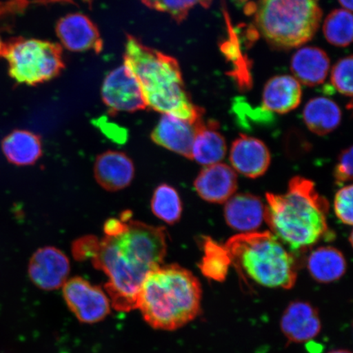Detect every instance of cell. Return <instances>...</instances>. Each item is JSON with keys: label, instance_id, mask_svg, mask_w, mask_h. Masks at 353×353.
<instances>
[{"label": "cell", "instance_id": "cell-12", "mask_svg": "<svg viewBox=\"0 0 353 353\" xmlns=\"http://www.w3.org/2000/svg\"><path fill=\"white\" fill-rule=\"evenodd\" d=\"M234 170L250 179L263 176L271 164V154L263 141L241 134L234 141L230 151Z\"/></svg>", "mask_w": 353, "mask_h": 353}, {"label": "cell", "instance_id": "cell-22", "mask_svg": "<svg viewBox=\"0 0 353 353\" xmlns=\"http://www.w3.org/2000/svg\"><path fill=\"white\" fill-rule=\"evenodd\" d=\"M346 259L341 251L331 246H322L313 250L307 259V270L320 283H331L345 274Z\"/></svg>", "mask_w": 353, "mask_h": 353}, {"label": "cell", "instance_id": "cell-5", "mask_svg": "<svg viewBox=\"0 0 353 353\" xmlns=\"http://www.w3.org/2000/svg\"><path fill=\"white\" fill-rule=\"evenodd\" d=\"M225 246L237 271L255 283L285 290L295 285L296 260L271 232L241 233L230 238Z\"/></svg>", "mask_w": 353, "mask_h": 353}, {"label": "cell", "instance_id": "cell-15", "mask_svg": "<svg viewBox=\"0 0 353 353\" xmlns=\"http://www.w3.org/2000/svg\"><path fill=\"white\" fill-rule=\"evenodd\" d=\"M134 174V162L125 153L108 151L97 158L95 179L100 186L107 191H120L130 186Z\"/></svg>", "mask_w": 353, "mask_h": 353}, {"label": "cell", "instance_id": "cell-16", "mask_svg": "<svg viewBox=\"0 0 353 353\" xmlns=\"http://www.w3.org/2000/svg\"><path fill=\"white\" fill-rule=\"evenodd\" d=\"M195 123L163 114L152 132V139L161 147L192 160Z\"/></svg>", "mask_w": 353, "mask_h": 353}, {"label": "cell", "instance_id": "cell-28", "mask_svg": "<svg viewBox=\"0 0 353 353\" xmlns=\"http://www.w3.org/2000/svg\"><path fill=\"white\" fill-rule=\"evenodd\" d=\"M352 57H343L334 65L331 70L330 81L339 94L351 97L353 92L352 83Z\"/></svg>", "mask_w": 353, "mask_h": 353}, {"label": "cell", "instance_id": "cell-9", "mask_svg": "<svg viewBox=\"0 0 353 353\" xmlns=\"http://www.w3.org/2000/svg\"><path fill=\"white\" fill-rule=\"evenodd\" d=\"M101 98L112 113L134 112L147 108L139 83L125 65L113 70L105 77Z\"/></svg>", "mask_w": 353, "mask_h": 353}, {"label": "cell", "instance_id": "cell-31", "mask_svg": "<svg viewBox=\"0 0 353 353\" xmlns=\"http://www.w3.org/2000/svg\"><path fill=\"white\" fill-rule=\"evenodd\" d=\"M334 176L338 183L350 182L352 179V148L344 150L335 166Z\"/></svg>", "mask_w": 353, "mask_h": 353}, {"label": "cell", "instance_id": "cell-20", "mask_svg": "<svg viewBox=\"0 0 353 353\" xmlns=\"http://www.w3.org/2000/svg\"><path fill=\"white\" fill-rule=\"evenodd\" d=\"M214 121L204 122L203 118L195 123V137L192 148V160L208 166L218 164L227 153V143Z\"/></svg>", "mask_w": 353, "mask_h": 353}, {"label": "cell", "instance_id": "cell-13", "mask_svg": "<svg viewBox=\"0 0 353 353\" xmlns=\"http://www.w3.org/2000/svg\"><path fill=\"white\" fill-rule=\"evenodd\" d=\"M237 175L231 166L223 163L205 166L198 174L194 187L203 200L223 204L236 192Z\"/></svg>", "mask_w": 353, "mask_h": 353}, {"label": "cell", "instance_id": "cell-35", "mask_svg": "<svg viewBox=\"0 0 353 353\" xmlns=\"http://www.w3.org/2000/svg\"><path fill=\"white\" fill-rule=\"evenodd\" d=\"M3 46V42L1 41V38H0V54H1Z\"/></svg>", "mask_w": 353, "mask_h": 353}, {"label": "cell", "instance_id": "cell-17", "mask_svg": "<svg viewBox=\"0 0 353 353\" xmlns=\"http://www.w3.org/2000/svg\"><path fill=\"white\" fill-rule=\"evenodd\" d=\"M224 218L229 227L242 233L254 232L263 224L265 205L252 194L233 195L224 207Z\"/></svg>", "mask_w": 353, "mask_h": 353}, {"label": "cell", "instance_id": "cell-33", "mask_svg": "<svg viewBox=\"0 0 353 353\" xmlns=\"http://www.w3.org/2000/svg\"><path fill=\"white\" fill-rule=\"evenodd\" d=\"M352 1L353 0H339V3H341L343 10L350 12L352 10Z\"/></svg>", "mask_w": 353, "mask_h": 353}, {"label": "cell", "instance_id": "cell-7", "mask_svg": "<svg viewBox=\"0 0 353 353\" xmlns=\"http://www.w3.org/2000/svg\"><path fill=\"white\" fill-rule=\"evenodd\" d=\"M0 56L8 73L21 85L34 86L59 76L64 68L60 44L41 39L15 38L3 43Z\"/></svg>", "mask_w": 353, "mask_h": 353}, {"label": "cell", "instance_id": "cell-2", "mask_svg": "<svg viewBox=\"0 0 353 353\" xmlns=\"http://www.w3.org/2000/svg\"><path fill=\"white\" fill-rule=\"evenodd\" d=\"M264 221L291 253L302 252L327 235L329 203L303 176L290 181L284 194L267 193Z\"/></svg>", "mask_w": 353, "mask_h": 353}, {"label": "cell", "instance_id": "cell-29", "mask_svg": "<svg viewBox=\"0 0 353 353\" xmlns=\"http://www.w3.org/2000/svg\"><path fill=\"white\" fill-rule=\"evenodd\" d=\"M352 185H348L339 190L335 195L334 208L335 214L341 222L346 225L352 224Z\"/></svg>", "mask_w": 353, "mask_h": 353}, {"label": "cell", "instance_id": "cell-27", "mask_svg": "<svg viewBox=\"0 0 353 353\" xmlns=\"http://www.w3.org/2000/svg\"><path fill=\"white\" fill-rule=\"evenodd\" d=\"M152 10L167 13L176 22L187 19L190 11L196 6L208 8L213 0H141Z\"/></svg>", "mask_w": 353, "mask_h": 353}, {"label": "cell", "instance_id": "cell-30", "mask_svg": "<svg viewBox=\"0 0 353 353\" xmlns=\"http://www.w3.org/2000/svg\"><path fill=\"white\" fill-rule=\"evenodd\" d=\"M100 241L95 236H85L79 238L72 244V254L77 261L83 262L88 259H94L98 254Z\"/></svg>", "mask_w": 353, "mask_h": 353}, {"label": "cell", "instance_id": "cell-23", "mask_svg": "<svg viewBox=\"0 0 353 353\" xmlns=\"http://www.w3.org/2000/svg\"><path fill=\"white\" fill-rule=\"evenodd\" d=\"M303 117L309 130L323 136L341 125L342 112L333 100L319 97L308 101L303 109Z\"/></svg>", "mask_w": 353, "mask_h": 353}, {"label": "cell", "instance_id": "cell-18", "mask_svg": "<svg viewBox=\"0 0 353 353\" xmlns=\"http://www.w3.org/2000/svg\"><path fill=\"white\" fill-rule=\"evenodd\" d=\"M330 68V57L320 48H300L291 59L290 69L294 77L306 86H316L323 83Z\"/></svg>", "mask_w": 353, "mask_h": 353}, {"label": "cell", "instance_id": "cell-8", "mask_svg": "<svg viewBox=\"0 0 353 353\" xmlns=\"http://www.w3.org/2000/svg\"><path fill=\"white\" fill-rule=\"evenodd\" d=\"M63 287L66 305L82 323H99L109 316L110 299L101 287L79 276L68 280Z\"/></svg>", "mask_w": 353, "mask_h": 353}, {"label": "cell", "instance_id": "cell-10", "mask_svg": "<svg viewBox=\"0 0 353 353\" xmlns=\"http://www.w3.org/2000/svg\"><path fill=\"white\" fill-rule=\"evenodd\" d=\"M69 259L55 247L39 249L30 260L28 273L38 288L55 290L63 287L70 274Z\"/></svg>", "mask_w": 353, "mask_h": 353}, {"label": "cell", "instance_id": "cell-1", "mask_svg": "<svg viewBox=\"0 0 353 353\" xmlns=\"http://www.w3.org/2000/svg\"><path fill=\"white\" fill-rule=\"evenodd\" d=\"M167 253L164 228L130 220L125 230L100 241L92 260L95 268L108 277L105 290L112 306L119 312L138 309L145 277L162 266Z\"/></svg>", "mask_w": 353, "mask_h": 353}, {"label": "cell", "instance_id": "cell-11", "mask_svg": "<svg viewBox=\"0 0 353 353\" xmlns=\"http://www.w3.org/2000/svg\"><path fill=\"white\" fill-rule=\"evenodd\" d=\"M56 33L61 44L69 51L82 52L103 50V41L97 26L82 13H72L61 19Z\"/></svg>", "mask_w": 353, "mask_h": 353}, {"label": "cell", "instance_id": "cell-3", "mask_svg": "<svg viewBox=\"0 0 353 353\" xmlns=\"http://www.w3.org/2000/svg\"><path fill=\"white\" fill-rule=\"evenodd\" d=\"M123 61L138 81L147 107L192 123L203 118L204 112L190 98L174 57L128 35Z\"/></svg>", "mask_w": 353, "mask_h": 353}, {"label": "cell", "instance_id": "cell-26", "mask_svg": "<svg viewBox=\"0 0 353 353\" xmlns=\"http://www.w3.org/2000/svg\"><path fill=\"white\" fill-rule=\"evenodd\" d=\"M353 19L352 12L335 10L326 17L323 32L326 41L334 46L347 47L352 41Z\"/></svg>", "mask_w": 353, "mask_h": 353}, {"label": "cell", "instance_id": "cell-6", "mask_svg": "<svg viewBox=\"0 0 353 353\" xmlns=\"http://www.w3.org/2000/svg\"><path fill=\"white\" fill-rule=\"evenodd\" d=\"M320 0H258L256 28L270 46L279 50L303 46L319 29Z\"/></svg>", "mask_w": 353, "mask_h": 353}, {"label": "cell", "instance_id": "cell-19", "mask_svg": "<svg viewBox=\"0 0 353 353\" xmlns=\"http://www.w3.org/2000/svg\"><path fill=\"white\" fill-rule=\"evenodd\" d=\"M302 94L301 83L294 77L282 74L272 77L263 88V108L268 112L289 113L299 107Z\"/></svg>", "mask_w": 353, "mask_h": 353}, {"label": "cell", "instance_id": "cell-24", "mask_svg": "<svg viewBox=\"0 0 353 353\" xmlns=\"http://www.w3.org/2000/svg\"><path fill=\"white\" fill-rule=\"evenodd\" d=\"M203 256L199 268L208 279L223 282L226 280L232 259L226 246L220 245L210 237H204L202 243Z\"/></svg>", "mask_w": 353, "mask_h": 353}, {"label": "cell", "instance_id": "cell-34", "mask_svg": "<svg viewBox=\"0 0 353 353\" xmlns=\"http://www.w3.org/2000/svg\"><path fill=\"white\" fill-rule=\"evenodd\" d=\"M328 353H352V352L347 350H335L330 351Z\"/></svg>", "mask_w": 353, "mask_h": 353}, {"label": "cell", "instance_id": "cell-21", "mask_svg": "<svg viewBox=\"0 0 353 353\" xmlns=\"http://www.w3.org/2000/svg\"><path fill=\"white\" fill-rule=\"evenodd\" d=\"M2 151L7 160L13 165H34L42 157L41 138L32 132L14 130L3 139Z\"/></svg>", "mask_w": 353, "mask_h": 353}, {"label": "cell", "instance_id": "cell-25", "mask_svg": "<svg viewBox=\"0 0 353 353\" xmlns=\"http://www.w3.org/2000/svg\"><path fill=\"white\" fill-rule=\"evenodd\" d=\"M151 207L152 213L168 224L178 223L182 217L183 204L179 194L166 183L154 190Z\"/></svg>", "mask_w": 353, "mask_h": 353}, {"label": "cell", "instance_id": "cell-14", "mask_svg": "<svg viewBox=\"0 0 353 353\" xmlns=\"http://www.w3.org/2000/svg\"><path fill=\"white\" fill-rule=\"evenodd\" d=\"M281 329L290 343L312 341L321 330L319 311L307 302L290 303L281 316Z\"/></svg>", "mask_w": 353, "mask_h": 353}, {"label": "cell", "instance_id": "cell-4", "mask_svg": "<svg viewBox=\"0 0 353 353\" xmlns=\"http://www.w3.org/2000/svg\"><path fill=\"white\" fill-rule=\"evenodd\" d=\"M200 281L176 264L154 269L143 282L138 308L153 329L173 331L183 327L201 312Z\"/></svg>", "mask_w": 353, "mask_h": 353}, {"label": "cell", "instance_id": "cell-32", "mask_svg": "<svg viewBox=\"0 0 353 353\" xmlns=\"http://www.w3.org/2000/svg\"><path fill=\"white\" fill-rule=\"evenodd\" d=\"M129 221H123L121 219H110L104 224V232L105 236H116L125 230Z\"/></svg>", "mask_w": 353, "mask_h": 353}]
</instances>
